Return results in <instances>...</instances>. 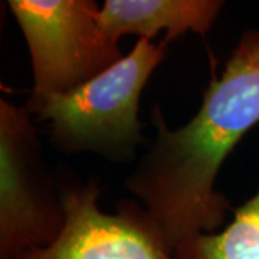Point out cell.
I'll use <instances>...</instances> for the list:
<instances>
[{
    "label": "cell",
    "mask_w": 259,
    "mask_h": 259,
    "mask_svg": "<svg viewBox=\"0 0 259 259\" xmlns=\"http://www.w3.org/2000/svg\"><path fill=\"white\" fill-rule=\"evenodd\" d=\"M8 6L28 45L33 97L69 93L124 56L102 30L94 0H9Z\"/></svg>",
    "instance_id": "4"
},
{
    "label": "cell",
    "mask_w": 259,
    "mask_h": 259,
    "mask_svg": "<svg viewBox=\"0 0 259 259\" xmlns=\"http://www.w3.org/2000/svg\"><path fill=\"white\" fill-rule=\"evenodd\" d=\"M223 6L222 0H105L98 20L115 42L127 35L153 40L166 32L163 39L170 44L187 32L206 35Z\"/></svg>",
    "instance_id": "6"
},
{
    "label": "cell",
    "mask_w": 259,
    "mask_h": 259,
    "mask_svg": "<svg viewBox=\"0 0 259 259\" xmlns=\"http://www.w3.org/2000/svg\"><path fill=\"white\" fill-rule=\"evenodd\" d=\"M173 259H259V187L223 231L200 235Z\"/></svg>",
    "instance_id": "7"
},
{
    "label": "cell",
    "mask_w": 259,
    "mask_h": 259,
    "mask_svg": "<svg viewBox=\"0 0 259 259\" xmlns=\"http://www.w3.org/2000/svg\"><path fill=\"white\" fill-rule=\"evenodd\" d=\"M59 187L66 213L61 235L18 259H173L140 203L122 200L117 212L105 213L100 207L101 189L93 180Z\"/></svg>",
    "instance_id": "5"
},
{
    "label": "cell",
    "mask_w": 259,
    "mask_h": 259,
    "mask_svg": "<svg viewBox=\"0 0 259 259\" xmlns=\"http://www.w3.org/2000/svg\"><path fill=\"white\" fill-rule=\"evenodd\" d=\"M167 51L164 39H139L122 59L88 82L65 94L30 95L25 105L47 124L56 150L128 161L146 141L139 118L141 94Z\"/></svg>",
    "instance_id": "2"
},
{
    "label": "cell",
    "mask_w": 259,
    "mask_h": 259,
    "mask_svg": "<svg viewBox=\"0 0 259 259\" xmlns=\"http://www.w3.org/2000/svg\"><path fill=\"white\" fill-rule=\"evenodd\" d=\"M151 121L156 139L124 186L175 258L200 235L216 232L231 209L216 179L232 150L259 124V29L242 33L189 122L170 128L158 104Z\"/></svg>",
    "instance_id": "1"
},
{
    "label": "cell",
    "mask_w": 259,
    "mask_h": 259,
    "mask_svg": "<svg viewBox=\"0 0 259 259\" xmlns=\"http://www.w3.org/2000/svg\"><path fill=\"white\" fill-rule=\"evenodd\" d=\"M66 213L26 105L0 100V259L49 246Z\"/></svg>",
    "instance_id": "3"
}]
</instances>
